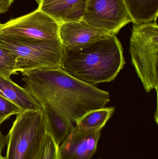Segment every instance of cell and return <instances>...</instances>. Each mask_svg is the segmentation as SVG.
<instances>
[{"instance_id": "9", "label": "cell", "mask_w": 158, "mask_h": 159, "mask_svg": "<svg viewBox=\"0 0 158 159\" xmlns=\"http://www.w3.org/2000/svg\"><path fill=\"white\" fill-rule=\"evenodd\" d=\"M109 34L82 20L62 23L59 26V38L65 48L85 44Z\"/></svg>"}, {"instance_id": "17", "label": "cell", "mask_w": 158, "mask_h": 159, "mask_svg": "<svg viewBox=\"0 0 158 159\" xmlns=\"http://www.w3.org/2000/svg\"><path fill=\"white\" fill-rule=\"evenodd\" d=\"M23 111L16 105L0 95V125L11 116Z\"/></svg>"}, {"instance_id": "16", "label": "cell", "mask_w": 158, "mask_h": 159, "mask_svg": "<svg viewBox=\"0 0 158 159\" xmlns=\"http://www.w3.org/2000/svg\"><path fill=\"white\" fill-rule=\"evenodd\" d=\"M35 159H60L59 145L49 132L46 134L42 146Z\"/></svg>"}, {"instance_id": "3", "label": "cell", "mask_w": 158, "mask_h": 159, "mask_svg": "<svg viewBox=\"0 0 158 159\" xmlns=\"http://www.w3.org/2000/svg\"><path fill=\"white\" fill-rule=\"evenodd\" d=\"M48 132L43 109L22 111L7 135L5 159H35Z\"/></svg>"}, {"instance_id": "10", "label": "cell", "mask_w": 158, "mask_h": 159, "mask_svg": "<svg viewBox=\"0 0 158 159\" xmlns=\"http://www.w3.org/2000/svg\"><path fill=\"white\" fill-rule=\"evenodd\" d=\"M88 0H43L38 9L59 24L82 20Z\"/></svg>"}, {"instance_id": "11", "label": "cell", "mask_w": 158, "mask_h": 159, "mask_svg": "<svg viewBox=\"0 0 158 159\" xmlns=\"http://www.w3.org/2000/svg\"><path fill=\"white\" fill-rule=\"evenodd\" d=\"M0 95L16 105L22 110H41V105L24 88L10 77L0 75Z\"/></svg>"}, {"instance_id": "19", "label": "cell", "mask_w": 158, "mask_h": 159, "mask_svg": "<svg viewBox=\"0 0 158 159\" xmlns=\"http://www.w3.org/2000/svg\"><path fill=\"white\" fill-rule=\"evenodd\" d=\"M7 142V135H4L0 129V157H2V153Z\"/></svg>"}, {"instance_id": "18", "label": "cell", "mask_w": 158, "mask_h": 159, "mask_svg": "<svg viewBox=\"0 0 158 159\" xmlns=\"http://www.w3.org/2000/svg\"><path fill=\"white\" fill-rule=\"evenodd\" d=\"M14 0H0V15L6 13Z\"/></svg>"}, {"instance_id": "20", "label": "cell", "mask_w": 158, "mask_h": 159, "mask_svg": "<svg viewBox=\"0 0 158 159\" xmlns=\"http://www.w3.org/2000/svg\"><path fill=\"white\" fill-rule=\"evenodd\" d=\"M35 1H36V2H37L39 4H40V3L43 1V0H35Z\"/></svg>"}, {"instance_id": "12", "label": "cell", "mask_w": 158, "mask_h": 159, "mask_svg": "<svg viewBox=\"0 0 158 159\" xmlns=\"http://www.w3.org/2000/svg\"><path fill=\"white\" fill-rule=\"evenodd\" d=\"M46 120L48 132L59 145L74 128L73 124L47 103L41 105Z\"/></svg>"}, {"instance_id": "7", "label": "cell", "mask_w": 158, "mask_h": 159, "mask_svg": "<svg viewBox=\"0 0 158 159\" xmlns=\"http://www.w3.org/2000/svg\"><path fill=\"white\" fill-rule=\"evenodd\" d=\"M82 20L115 35L132 22L123 0H88Z\"/></svg>"}, {"instance_id": "6", "label": "cell", "mask_w": 158, "mask_h": 159, "mask_svg": "<svg viewBox=\"0 0 158 159\" xmlns=\"http://www.w3.org/2000/svg\"><path fill=\"white\" fill-rule=\"evenodd\" d=\"M60 24L37 8L31 13L0 23V37L17 41L41 42L59 39Z\"/></svg>"}, {"instance_id": "21", "label": "cell", "mask_w": 158, "mask_h": 159, "mask_svg": "<svg viewBox=\"0 0 158 159\" xmlns=\"http://www.w3.org/2000/svg\"><path fill=\"white\" fill-rule=\"evenodd\" d=\"M0 159H5V158L3 157H0Z\"/></svg>"}, {"instance_id": "1", "label": "cell", "mask_w": 158, "mask_h": 159, "mask_svg": "<svg viewBox=\"0 0 158 159\" xmlns=\"http://www.w3.org/2000/svg\"><path fill=\"white\" fill-rule=\"evenodd\" d=\"M23 88L41 105L47 103L72 124L109 102L108 92L72 77L61 68L22 73Z\"/></svg>"}, {"instance_id": "4", "label": "cell", "mask_w": 158, "mask_h": 159, "mask_svg": "<svg viewBox=\"0 0 158 159\" xmlns=\"http://www.w3.org/2000/svg\"><path fill=\"white\" fill-rule=\"evenodd\" d=\"M132 63L147 92L158 90V26L156 21L133 23L130 39Z\"/></svg>"}, {"instance_id": "2", "label": "cell", "mask_w": 158, "mask_h": 159, "mask_svg": "<svg viewBox=\"0 0 158 159\" xmlns=\"http://www.w3.org/2000/svg\"><path fill=\"white\" fill-rule=\"evenodd\" d=\"M125 64L122 44L116 35L109 34L65 48L61 69L72 77L94 85L114 80Z\"/></svg>"}, {"instance_id": "5", "label": "cell", "mask_w": 158, "mask_h": 159, "mask_svg": "<svg viewBox=\"0 0 158 159\" xmlns=\"http://www.w3.org/2000/svg\"><path fill=\"white\" fill-rule=\"evenodd\" d=\"M0 46L15 56L17 73L22 74L62 67L65 48L59 39L25 42L0 37Z\"/></svg>"}, {"instance_id": "15", "label": "cell", "mask_w": 158, "mask_h": 159, "mask_svg": "<svg viewBox=\"0 0 158 159\" xmlns=\"http://www.w3.org/2000/svg\"><path fill=\"white\" fill-rule=\"evenodd\" d=\"M16 57L15 55L0 46V75L10 77L16 74Z\"/></svg>"}, {"instance_id": "22", "label": "cell", "mask_w": 158, "mask_h": 159, "mask_svg": "<svg viewBox=\"0 0 158 159\" xmlns=\"http://www.w3.org/2000/svg\"></svg>"}, {"instance_id": "13", "label": "cell", "mask_w": 158, "mask_h": 159, "mask_svg": "<svg viewBox=\"0 0 158 159\" xmlns=\"http://www.w3.org/2000/svg\"><path fill=\"white\" fill-rule=\"evenodd\" d=\"M135 24L156 21L158 0H123Z\"/></svg>"}, {"instance_id": "8", "label": "cell", "mask_w": 158, "mask_h": 159, "mask_svg": "<svg viewBox=\"0 0 158 159\" xmlns=\"http://www.w3.org/2000/svg\"><path fill=\"white\" fill-rule=\"evenodd\" d=\"M102 129L79 130L74 128L59 145L60 159H91L97 150Z\"/></svg>"}, {"instance_id": "14", "label": "cell", "mask_w": 158, "mask_h": 159, "mask_svg": "<svg viewBox=\"0 0 158 159\" xmlns=\"http://www.w3.org/2000/svg\"><path fill=\"white\" fill-rule=\"evenodd\" d=\"M114 112V107H103L89 111L76 121L75 128L83 131L102 129Z\"/></svg>"}]
</instances>
